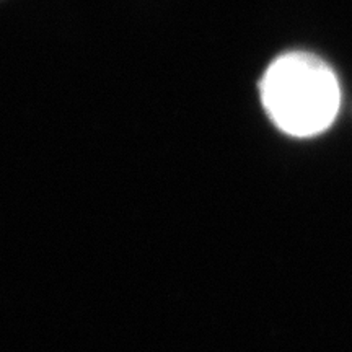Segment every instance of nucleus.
Returning a JSON list of instances; mask_svg holds the SVG:
<instances>
[{
    "label": "nucleus",
    "instance_id": "nucleus-1",
    "mask_svg": "<svg viewBox=\"0 0 352 352\" xmlns=\"http://www.w3.org/2000/svg\"><path fill=\"white\" fill-rule=\"evenodd\" d=\"M259 95L271 121L294 138H311L327 131L341 103L333 70L307 52L277 57L259 82Z\"/></svg>",
    "mask_w": 352,
    "mask_h": 352
}]
</instances>
